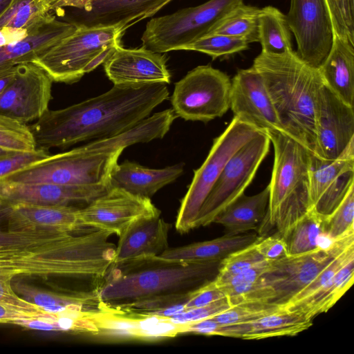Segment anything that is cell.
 Listing matches in <instances>:
<instances>
[{
	"label": "cell",
	"instance_id": "6da1fadb",
	"mask_svg": "<svg viewBox=\"0 0 354 354\" xmlns=\"http://www.w3.org/2000/svg\"><path fill=\"white\" fill-rule=\"evenodd\" d=\"M169 95L165 84L113 86L100 95L68 107L48 109L29 127L37 149L47 151L53 148L66 149L131 129L149 117Z\"/></svg>",
	"mask_w": 354,
	"mask_h": 354
},
{
	"label": "cell",
	"instance_id": "7a4b0ae2",
	"mask_svg": "<svg viewBox=\"0 0 354 354\" xmlns=\"http://www.w3.org/2000/svg\"><path fill=\"white\" fill-rule=\"evenodd\" d=\"M112 234L95 229L77 235L53 229L2 231L0 272L13 277L55 274L102 281L114 261Z\"/></svg>",
	"mask_w": 354,
	"mask_h": 354
},
{
	"label": "cell",
	"instance_id": "3957f363",
	"mask_svg": "<svg viewBox=\"0 0 354 354\" xmlns=\"http://www.w3.org/2000/svg\"><path fill=\"white\" fill-rule=\"evenodd\" d=\"M221 261H176L157 257L113 263L96 288L108 310L149 315L186 302L217 275Z\"/></svg>",
	"mask_w": 354,
	"mask_h": 354
},
{
	"label": "cell",
	"instance_id": "277c9868",
	"mask_svg": "<svg viewBox=\"0 0 354 354\" xmlns=\"http://www.w3.org/2000/svg\"><path fill=\"white\" fill-rule=\"evenodd\" d=\"M252 66L263 77L282 131L314 154L316 108L324 84L318 69L293 50L280 55L261 52Z\"/></svg>",
	"mask_w": 354,
	"mask_h": 354
},
{
	"label": "cell",
	"instance_id": "5b68a950",
	"mask_svg": "<svg viewBox=\"0 0 354 354\" xmlns=\"http://www.w3.org/2000/svg\"><path fill=\"white\" fill-rule=\"evenodd\" d=\"M274 149V164L268 184V212L258 227L260 236L273 228L284 239L310 209L309 197L310 151L278 130L266 131Z\"/></svg>",
	"mask_w": 354,
	"mask_h": 354
},
{
	"label": "cell",
	"instance_id": "8992f818",
	"mask_svg": "<svg viewBox=\"0 0 354 354\" xmlns=\"http://www.w3.org/2000/svg\"><path fill=\"white\" fill-rule=\"evenodd\" d=\"M122 152L91 148L85 144L66 152L49 154L1 180L61 185H110V175Z\"/></svg>",
	"mask_w": 354,
	"mask_h": 354
},
{
	"label": "cell",
	"instance_id": "52a82bcc",
	"mask_svg": "<svg viewBox=\"0 0 354 354\" xmlns=\"http://www.w3.org/2000/svg\"><path fill=\"white\" fill-rule=\"evenodd\" d=\"M76 30L32 63L41 67L53 82L73 84L91 71L95 59L106 49L121 44L127 28L122 26L88 27Z\"/></svg>",
	"mask_w": 354,
	"mask_h": 354
},
{
	"label": "cell",
	"instance_id": "ba28073f",
	"mask_svg": "<svg viewBox=\"0 0 354 354\" xmlns=\"http://www.w3.org/2000/svg\"><path fill=\"white\" fill-rule=\"evenodd\" d=\"M243 0H209L194 7L151 19L141 37L143 47L165 53L183 50L206 35L225 14Z\"/></svg>",
	"mask_w": 354,
	"mask_h": 354
},
{
	"label": "cell",
	"instance_id": "9c48e42d",
	"mask_svg": "<svg viewBox=\"0 0 354 354\" xmlns=\"http://www.w3.org/2000/svg\"><path fill=\"white\" fill-rule=\"evenodd\" d=\"M260 131L234 117L213 145L194 177L178 209L176 228L186 233L194 228L199 210L229 159Z\"/></svg>",
	"mask_w": 354,
	"mask_h": 354
},
{
	"label": "cell",
	"instance_id": "30bf717a",
	"mask_svg": "<svg viewBox=\"0 0 354 354\" xmlns=\"http://www.w3.org/2000/svg\"><path fill=\"white\" fill-rule=\"evenodd\" d=\"M230 89L227 74L209 65L198 66L175 84L172 110L177 118L207 122L228 111Z\"/></svg>",
	"mask_w": 354,
	"mask_h": 354
},
{
	"label": "cell",
	"instance_id": "8fae6325",
	"mask_svg": "<svg viewBox=\"0 0 354 354\" xmlns=\"http://www.w3.org/2000/svg\"><path fill=\"white\" fill-rule=\"evenodd\" d=\"M270 143L267 133L260 131L234 153L203 202L194 228L213 223L221 212L244 193L267 156Z\"/></svg>",
	"mask_w": 354,
	"mask_h": 354
},
{
	"label": "cell",
	"instance_id": "7c38bea8",
	"mask_svg": "<svg viewBox=\"0 0 354 354\" xmlns=\"http://www.w3.org/2000/svg\"><path fill=\"white\" fill-rule=\"evenodd\" d=\"M286 16L295 38L297 55L318 69L329 54L335 37L326 0H290Z\"/></svg>",
	"mask_w": 354,
	"mask_h": 354
},
{
	"label": "cell",
	"instance_id": "4fadbf2b",
	"mask_svg": "<svg viewBox=\"0 0 354 354\" xmlns=\"http://www.w3.org/2000/svg\"><path fill=\"white\" fill-rule=\"evenodd\" d=\"M308 170L310 209L328 216L354 186V140L333 160L310 152Z\"/></svg>",
	"mask_w": 354,
	"mask_h": 354
},
{
	"label": "cell",
	"instance_id": "5bb4252c",
	"mask_svg": "<svg viewBox=\"0 0 354 354\" xmlns=\"http://www.w3.org/2000/svg\"><path fill=\"white\" fill-rule=\"evenodd\" d=\"M156 215L160 212L150 198L114 187L77 210L82 227L108 230L118 236L134 221Z\"/></svg>",
	"mask_w": 354,
	"mask_h": 354
},
{
	"label": "cell",
	"instance_id": "9a60e30c",
	"mask_svg": "<svg viewBox=\"0 0 354 354\" xmlns=\"http://www.w3.org/2000/svg\"><path fill=\"white\" fill-rule=\"evenodd\" d=\"M52 84L35 64L18 65L14 80L0 95V113L24 124L38 120L49 109Z\"/></svg>",
	"mask_w": 354,
	"mask_h": 354
},
{
	"label": "cell",
	"instance_id": "2e32d148",
	"mask_svg": "<svg viewBox=\"0 0 354 354\" xmlns=\"http://www.w3.org/2000/svg\"><path fill=\"white\" fill-rule=\"evenodd\" d=\"M339 254L317 250L270 261L268 270L261 277L273 292L270 303L284 308Z\"/></svg>",
	"mask_w": 354,
	"mask_h": 354
},
{
	"label": "cell",
	"instance_id": "e0dca14e",
	"mask_svg": "<svg viewBox=\"0 0 354 354\" xmlns=\"http://www.w3.org/2000/svg\"><path fill=\"white\" fill-rule=\"evenodd\" d=\"M314 154L324 160L339 156L354 140V111L324 84L315 113Z\"/></svg>",
	"mask_w": 354,
	"mask_h": 354
},
{
	"label": "cell",
	"instance_id": "ac0fdd59",
	"mask_svg": "<svg viewBox=\"0 0 354 354\" xmlns=\"http://www.w3.org/2000/svg\"><path fill=\"white\" fill-rule=\"evenodd\" d=\"M230 109L234 117L259 131H282L263 77L252 66L239 70L231 80Z\"/></svg>",
	"mask_w": 354,
	"mask_h": 354
},
{
	"label": "cell",
	"instance_id": "d6986e66",
	"mask_svg": "<svg viewBox=\"0 0 354 354\" xmlns=\"http://www.w3.org/2000/svg\"><path fill=\"white\" fill-rule=\"evenodd\" d=\"M167 57L142 46L138 48L115 47L104 62V71L114 86L141 87L156 84H167L171 74Z\"/></svg>",
	"mask_w": 354,
	"mask_h": 354
},
{
	"label": "cell",
	"instance_id": "ffe728a7",
	"mask_svg": "<svg viewBox=\"0 0 354 354\" xmlns=\"http://www.w3.org/2000/svg\"><path fill=\"white\" fill-rule=\"evenodd\" d=\"M110 187V185H61L0 180V201L46 205L74 206L77 204L84 207L106 192Z\"/></svg>",
	"mask_w": 354,
	"mask_h": 354
},
{
	"label": "cell",
	"instance_id": "44dd1931",
	"mask_svg": "<svg viewBox=\"0 0 354 354\" xmlns=\"http://www.w3.org/2000/svg\"><path fill=\"white\" fill-rule=\"evenodd\" d=\"M169 226L160 215L134 221L118 236L113 263L159 256L169 248Z\"/></svg>",
	"mask_w": 354,
	"mask_h": 354
},
{
	"label": "cell",
	"instance_id": "7402d4cb",
	"mask_svg": "<svg viewBox=\"0 0 354 354\" xmlns=\"http://www.w3.org/2000/svg\"><path fill=\"white\" fill-rule=\"evenodd\" d=\"M77 27L74 22L59 21L53 16L26 37L0 46V73L19 64L32 62L73 33Z\"/></svg>",
	"mask_w": 354,
	"mask_h": 354
},
{
	"label": "cell",
	"instance_id": "603a6c76",
	"mask_svg": "<svg viewBox=\"0 0 354 354\" xmlns=\"http://www.w3.org/2000/svg\"><path fill=\"white\" fill-rule=\"evenodd\" d=\"M8 230L53 229L68 232L79 230L78 207L25 203H4Z\"/></svg>",
	"mask_w": 354,
	"mask_h": 354
},
{
	"label": "cell",
	"instance_id": "cb8c5ba5",
	"mask_svg": "<svg viewBox=\"0 0 354 354\" xmlns=\"http://www.w3.org/2000/svg\"><path fill=\"white\" fill-rule=\"evenodd\" d=\"M171 0H93L76 24L88 27L122 26L153 16Z\"/></svg>",
	"mask_w": 354,
	"mask_h": 354
},
{
	"label": "cell",
	"instance_id": "d4e9b609",
	"mask_svg": "<svg viewBox=\"0 0 354 354\" xmlns=\"http://www.w3.org/2000/svg\"><path fill=\"white\" fill-rule=\"evenodd\" d=\"M312 324L313 319L304 314L283 308L250 322L221 325L218 335L243 339L295 336L308 329Z\"/></svg>",
	"mask_w": 354,
	"mask_h": 354
},
{
	"label": "cell",
	"instance_id": "484cf974",
	"mask_svg": "<svg viewBox=\"0 0 354 354\" xmlns=\"http://www.w3.org/2000/svg\"><path fill=\"white\" fill-rule=\"evenodd\" d=\"M12 286L19 296L46 312H76L92 316L109 312L96 288L89 291L62 294L41 290L21 281H15Z\"/></svg>",
	"mask_w": 354,
	"mask_h": 354
},
{
	"label": "cell",
	"instance_id": "4316f807",
	"mask_svg": "<svg viewBox=\"0 0 354 354\" xmlns=\"http://www.w3.org/2000/svg\"><path fill=\"white\" fill-rule=\"evenodd\" d=\"M183 172L181 163L162 169H151L126 160L118 163L112 170L110 185L150 198L162 187L176 180Z\"/></svg>",
	"mask_w": 354,
	"mask_h": 354
},
{
	"label": "cell",
	"instance_id": "83f0119b",
	"mask_svg": "<svg viewBox=\"0 0 354 354\" xmlns=\"http://www.w3.org/2000/svg\"><path fill=\"white\" fill-rule=\"evenodd\" d=\"M324 84L347 104L354 102V45L335 34L329 54L318 68Z\"/></svg>",
	"mask_w": 354,
	"mask_h": 354
},
{
	"label": "cell",
	"instance_id": "f1b7e54d",
	"mask_svg": "<svg viewBox=\"0 0 354 354\" xmlns=\"http://www.w3.org/2000/svg\"><path fill=\"white\" fill-rule=\"evenodd\" d=\"M256 233L226 235L209 241L167 248L160 257L176 261L207 262L222 261L231 253L254 243Z\"/></svg>",
	"mask_w": 354,
	"mask_h": 354
},
{
	"label": "cell",
	"instance_id": "f546056e",
	"mask_svg": "<svg viewBox=\"0 0 354 354\" xmlns=\"http://www.w3.org/2000/svg\"><path fill=\"white\" fill-rule=\"evenodd\" d=\"M269 197L268 185L253 196L243 193L221 212L213 223L222 225L226 235H237L254 230L259 227L266 216Z\"/></svg>",
	"mask_w": 354,
	"mask_h": 354
},
{
	"label": "cell",
	"instance_id": "4dcf8cb0",
	"mask_svg": "<svg viewBox=\"0 0 354 354\" xmlns=\"http://www.w3.org/2000/svg\"><path fill=\"white\" fill-rule=\"evenodd\" d=\"M354 280V257L350 259L335 274L329 283L312 297L287 308L313 319L327 312L351 287Z\"/></svg>",
	"mask_w": 354,
	"mask_h": 354
},
{
	"label": "cell",
	"instance_id": "1f68e13d",
	"mask_svg": "<svg viewBox=\"0 0 354 354\" xmlns=\"http://www.w3.org/2000/svg\"><path fill=\"white\" fill-rule=\"evenodd\" d=\"M258 36L261 52L280 55L292 50L291 31L286 16L275 7L268 6L260 8Z\"/></svg>",
	"mask_w": 354,
	"mask_h": 354
},
{
	"label": "cell",
	"instance_id": "d6a6232c",
	"mask_svg": "<svg viewBox=\"0 0 354 354\" xmlns=\"http://www.w3.org/2000/svg\"><path fill=\"white\" fill-rule=\"evenodd\" d=\"M50 10L48 0H12L0 16V29L33 30L53 17Z\"/></svg>",
	"mask_w": 354,
	"mask_h": 354
},
{
	"label": "cell",
	"instance_id": "836d02e7",
	"mask_svg": "<svg viewBox=\"0 0 354 354\" xmlns=\"http://www.w3.org/2000/svg\"><path fill=\"white\" fill-rule=\"evenodd\" d=\"M259 10L260 8L257 7L242 3L225 14L207 34L236 37L246 41L248 44L259 42Z\"/></svg>",
	"mask_w": 354,
	"mask_h": 354
},
{
	"label": "cell",
	"instance_id": "e575fe53",
	"mask_svg": "<svg viewBox=\"0 0 354 354\" xmlns=\"http://www.w3.org/2000/svg\"><path fill=\"white\" fill-rule=\"evenodd\" d=\"M326 218L313 209L298 221L286 238L289 256L317 250L319 235L325 231Z\"/></svg>",
	"mask_w": 354,
	"mask_h": 354
},
{
	"label": "cell",
	"instance_id": "d590c367",
	"mask_svg": "<svg viewBox=\"0 0 354 354\" xmlns=\"http://www.w3.org/2000/svg\"><path fill=\"white\" fill-rule=\"evenodd\" d=\"M0 149L12 153L35 151L36 145L29 125L0 113Z\"/></svg>",
	"mask_w": 354,
	"mask_h": 354
},
{
	"label": "cell",
	"instance_id": "8d00e7d4",
	"mask_svg": "<svg viewBox=\"0 0 354 354\" xmlns=\"http://www.w3.org/2000/svg\"><path fill=\"white\" fill-rule=\"evenodd\" d=\"M246 41L218 34H207L183 48L205 53L212 59L226 57L248 49Z\"/></svg>",
	"mask_w": 354,
	"mask_h": 354
},
{
	"label": "cell",
	"instance_id": "74e56055",
	"mask_svg": "<svg viewBox=\"0 0 354 354\" xmlns=\"http://www.w3.org/2000/svg\"><path fill=\"white\" fill-rule=\"evenodd\" d=\"M283 308H285L265 301L243 302L211 318L221 325L234 324L250 322Z\"/></svg>",
	"mask_w": 354,
	"mask_h": 354
},
{
	"label": "cell",
	"instance_id": "f35d334b",
	"mask_svg": "<svg viewBox=\"0 0 354 354\" xmlns=\"http://www.w3.org/2000/svg\"><path fill=\"white\" fill-rule=\"evenodd\" d=\"M354 257V245L337 256L312 281L296 295L285 306L287 308L312 297L324 289L337 272L351 258Z\"/></svg>",
	"mask_w": 354,
	"mask_h": 354
},
{
	"label": "cell",
	"instance_id": "ab89813d",
	"mask_svg": "<svg viewBox=\"0 0 354 354\" xmlns=\"http://www.w3.org/2000/svg\"><path fill=\"white\" fill-rule=\"evenodd\" d=\"M354 186L334 211L326 218L325 231L337 239L354 230Z\"/></svg>",
	"mask_w": 354,
	"mask_h": 354
},
{
	"label": "cell",
	"instance_id": "60d3db41",
	"mask_svg": "<svg viewBox=\"0 0 354 354\" xmlns=\"http://www.w3.org/2000/svg\"><path fill=\"white\" fill-rule=\"evenodd\" d=\"M267 261L257 250L254 243L238 250L221 261L216 279H224Z\"/></svg>",
	"mask_w": 354,
	"mask_h": 354
},
{
	"label": "cell",
	"instance_id": "b9f144b4",
	"mask_svg": "<svg viewBox=\"0 0 354 354\" xmlns=\"http://www.w3.org/2000/svg\"><path fill=\"white\" fill-rule=\"evenodd\" d=\"M335 34L354 45V0H326Z\"/></svg>",
	"mask_w": 354,
	"mask_h": 354
},
{
	"label": "cell",
	"instance_id": "7bdbcfd3",
	"mask_svg": "<svg viewBox=\"0 0 354 354\" xmlns=\"http://www.w3.org/2000/svg\"><path fill=\"white\" fill-rule=\"evenodd\" d=\"M13 278V276L8 273L0 272V305L9 310L28 315L45 312L37 306L26 301L15 292L12 286Z\"/></svg>",
	"mask_w": 354,
	"mask_h": 354
},
{
	"label": "cell",
	"instance_id": "ee69618b",
	"mask_svg": "<svg viewBox=\"0 0 354 354\" xmlns=\"http://www.w3.org/2000/svg\"><path fill=\"white\" fill-rule=\"evenodd\" d=\"M48 151L36 149L29 152L14 153L0 157V180L47 157Z\"/></svg>",
	"mask_w": 354,
	"mask_h": 354
},
{
	"label": "cell",
	"instance_id": "f6af8a7d",
	"mask_svg": "<svg viewBox=\"0 0 354 354\" xmlns=\"http://www.w3.org/2000/svg\"><path fill=\"white\" fill-rule=\"evenodd\" d=\"M232 306L226 297L205 306L187 309L169 319L175 324H185L212 317Z\"/></svg>",
	"mask_w": 354,
	"mask_h": 354
},
{
	"label": "cell",
	"instance_id": "bcb514c9",
	"mask_svg": "<svg viewBox=\"0 0 354 354\" xmlns=\"http://www.w3.org/2000/svg\"><path fill=\"white\" fill-rule=\"evenodd\" d=\"M258 252L267 261H273L288 257L286 240L274 233L260 236L254 242Z\"/></svg>",
	"mask_w": 354,
	"mask_h": 354
},
{
	"label": "cell",
	"instance_id": "7dc6e473",
	"mask_svg": "<svg viewBox=\"0 0 354 354\" xmlns=\"http://www.w3.org/2000/svg\"><path fill=\"white\" fill-rule=\"evenodd\" d=\"M226 297L224 292L218 288L214 279L193 292L185 303V308H194L209 305Z\"/></svg>",
	"mask_w": 354,
	"mask_h": 354
},
{
	"label": "cell",
	"instance_id": "c3c4849f",
	"mask_svg": "<svg viewBox=\"0 0 354 354\" xmlns=\"http://www.w3.org/2000/svg\"><path fill=\"white\" fill-rule=\"evenodd\" d=\"M221 324L212 318L183 324V333H194L205 335H218Z\"/></svg>",
	"mask_w": 354,
	"mask_h": 354
},
{
	"label": "cell",
	"instance_id": "681fc988",
	"mask_svg": "<svg viewBox=\"0 0 354 354\" xmlns=\"http://www.w3.org/2000/svg\"><path fill=\"white\" fill-rule=\"evenodd\" d=\"M51 10H55L64 7H72L86 10L93 0H48Z\"/></svg>",
	"mask_w": 354,
	"mask_h": 354
},
{
	"label": "cell",
	"instance_id": "f907efd6",
	"mask_svg": "<svg viewBox=\"0 0 354 354\" xmlns=\"http://www.w3.org/2000/svg\"><path fill=\"white\" fill-rule=\"evenodd\" d=\"M33 315L15 312L0 305V324H11L17 319L29 317Z\"/></svg>",
	"mask_w": 354,
	"mask_h": 354
},
{
	"label": "cell",
	"instance_id": "816d5d0a",
	"mask_svg": "<svg viewBox=\"0 0 354 354\" xmlns=\"http://www.w3.org/2000/svg\"><path fill=\"white\" fill-rule=\"evenodd\" d=\"M17 66L0 73V95L14 80L16 75Z\"/></svg>",
	"mask_w": 354,
	"mask_h": 354
},
{
	"label": "cell",
	"instance_id": "f5cc1de1",
	"mask_svg": "<svg viewBox=\"0 0 354 354\" xmlns=\"http://www.w3.org/2000/svg\"><path fill=\"white\" fill-rule=\"evenodd\" d=\"M12 0H0V16L8 8Z\"/></svg>",
	"mask_w": 354,
	"mask_h": 354
},
{
	"label": "cell",
	"instance_id": "db71d44e",
	"mask_svg": "<svg viewBox=\"0 0 354 354\" xmlns=\"http://www.w3.org/2000/svg\"><path fill=\"white\" fill-rule=\"evenodd\" d=\"M5 210H6V205L5 203L0 201V222L1 218H5ZM3 230L0 228V234H1Z\"/></svg>",
	"mask_w": 354,
	"mask_h": 354
},
{
	"label": "cell",
	"instance_id": "11a10c76",
	"mask_svg": "<svg viewBox=\"0 0 354 354\" xmlns=\"http://www.w3.org/2000/svg\"><path fill=\"white\" fill-rule=\"evenodd\" d=\"M12 153H14L9 152V151H7L0 149V157L8 156V155H10Z\"/></svg>",
	"mask_w": 354,
	"mask_h": 354
}]
</instances>
